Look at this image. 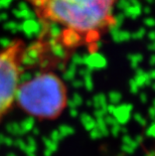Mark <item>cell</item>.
<instances>
[{
  "mask_svg": "<svg viewBox=\"0 0 155 156\" xmlns=\"http://www.w3.org/2000/svg\"><path fill=\"white\" fill-rule=\"evenodd\" d=\"M45 30L58 29L55 42L65 51H96L116 23L117 0H25Z\"/></svg>",
  "mask_w": 155,
  "mask_h": 156,
  "instance_id": "1",
  "label": "cell"
},
{
  "mask_svg": "<svg viewBox=\"0 0 155 156\" xmlns=\"http://www.w3.org/2000/svg\"><path fill=\"white\" fill-rule=\"evenodd\" d=\"M26 51L27 45L21 39H15L0 49V121L16 103Z\"/></svg>",
  "mask_w": 155,
  "mask_h": 156,
  "instance_id": "3",
  "label": "cell"
},
{
  "mask_svg": "<svg viewBox=\"0 0 155 156\" xmlns=\"http://www.w3.org/2000/svg\"><path fill=\"white\" fill-rule=\"evenodd\" d=\"M68 88L54 72L44 71L19 85L16 104L39 120L60 118L68 106Z\"/></svg>",
  "mask_w": 155,
  "mask_h": 156,
  "instance_id": "2",
  "label": "cell"
}]
</instances>
